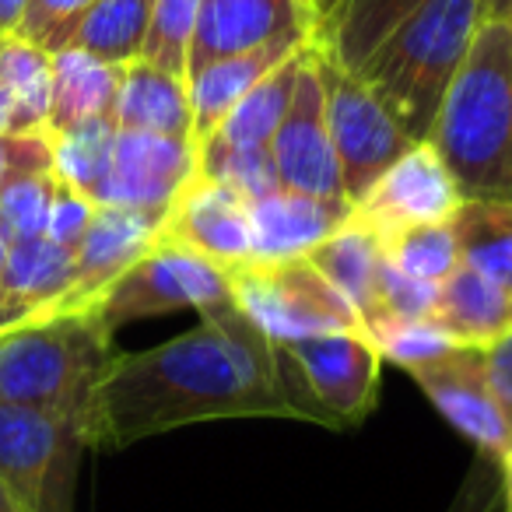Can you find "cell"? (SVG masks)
<instances>
[{"label":"cell","instance_id":"cell-28","mask_svg":"<svg viewBox=\"0 0 512 512\" xmlns=\"http://www.w3.org/2000/svg\"><path fill=\"white\" fill-rule=\"evenodd\" d=\"M0 85L15 106V134H46L53 53L22 36H4L0 39Z\"/></svg>","mask_w":512,"mask_h":512},{"label":"cell","instance_id":"cell-34","mask_svg":"<svg viewBox=\"0 0 512 512\" xmlns=\"http://www.w3.org/2000/svg\"><path fill=\"white\" fill-rule=\"evenodd\" d=\"M435 302H439V285L397 271L383 256V264H379V274H376V313H372L369 327L383 320H400V323L432 320Z\"/></svg>","mask_w":512,"mask_h":512},{"label":"cell","instance_id":"cell-43","mask_svg":"<svg viewBox=\"0 0 512 512\" xmlns=\"http://www.w3.org/2000/svg\"><path fill=\"white\" fill-rule=\"evenodd\" d=\"M498 474H502V488H505V509L512 512V456L498 463Z\"/></svg>","mask_w":512,"mask_h":512},{"label":"cell","instance_id":"cell-16","mask_svg":"<svg viewBox=\"0 0 512 512\" xmlns=\"http://www.w3.org/2000/svg\"><path fill=\"white\" fill-rule=\"evenodd\" d=\"M292 32H316V15L299 0H200L186 74Z\"/></svg>","mask_w":512,"mask_h":512},{"label":"cell","instance_id":"cell-3","mask_svg":"<svg viewBox=\"0 0 512 512\" xmlns=\"http://www.w3.org/2000/svg\"><path fill=\"white\" fill-rule=\"evenodd\" d=\"M481 25V0H428L404 18L358 67L414 144L428 141L435 116Z\"/></svg>","mask_w":512,"mask_h":512},{"label":"cell","instance_id":"cell-46","mask_svg":"<svg viewBox=\"0 0 512 512\" xmlns=\"http://www.w3.org/2000/svg\"><path fill=\"white\" fill-rule=\"evenodd\" d=\"M337 4H341V0H323V4H320V11H316V22H320V18H327L330 11L337 8Z\"/></svg>","mask_w":512,"mask_h":512},{"label":"cell","instance_id":"cell-11","mask_svg":"<svg viewBox=\"0 0 512 512\" xmlns=\"http://www.w3.org/2000/svg\"><path fill=\"white\" fill-rule=\"evenodd\" d=\"M463 193L449 176L446 162L428 141L411 144L362 200L351 207V218L369 228L376 239H386L404 228L446 225L460 211Z\"/></svg>","mask_w":512,"mask_h":512},{"label":"cell","instance_id":"cell-8","mask_svg":"<svg viewBox=\"0 0 512 512\" xmlns=\"http://www.w3.org/2000/svg\"><path fill=\"white\" fill-rule=\"evenodd\" d=\"M232 299L274 344L316 334H365L358 309L309 260L246 264L232 271Z\"/></svg>","mask_w":512,"mask_h":512},{"label":"cell","instance_id":"cell-26","mask_svg":"<svg viewBox=\"0 0 512 512\" xmlns=\"http://www.w3.org/2000/svg\"><path fill=\"white\" fill-rule=\"evenodd\" d=\"M151 15H155V0H95L71 25L64 46H78L106 64L123 67L130 60H141Z\"/></svg>","mask_w":512,"mask_h":512},{"label":"cell","instance_id":"cell-27","mask_svg":"<svg viewBox=\"0 0 512 512\" xmlns=\"http://www.w3.org/2000/svg\"><path fill=\"white\" fill-rule=\"evenodd\" d=\"M449 225L460 249V264L512 292V204L463 200Z\"/></svg>","mask_w":512,"mask_h":512},{"label":"cell","instance_id":"cell-38","mask_svg":"<svg viewBox=\"0 0 512 512\" xmlns=\"http://www.w3.org/2000/svg\"><path fill=\"white\" fill-rule=\"evenodd\" d=\"M29 172H53L50 134H0V186Z\"/></svg>","mask_w":512,"mask_h":512},{"label":"cell","instance_id":"cell-23","mask_svg":"<svg viewBox=\"0 0 512 512\" xmlns=\"http://www.w3.org/2000/svg\"><path fill=\"white\" fill-rule=\"evenodd\" d=\"M428 0H341L327 18L316 22V46L330 64L358 71L362 60Z\"/></svg>","mask_w":512,"mask_h":512},{"label":"cell","instance_id":"cell-45","mask_svg":"<svg viewBox=\"0 0 512 512\" xmlns=\"http://www.w3.org/2000/svg\"><path fill=\"white\" fill-rule=\"evenodd\" d=\"M8 256H11V242H8V235L0 232V274H4V267H8Z\"/></svg>","mask_w":512,"mask_h":512},{"label":"cell","instance_id":"cell-19","mask_svg":"<svg viewBox=\"0 0 512 512\" xmlns=\"http://www.w3.org/2000/svg\"><path fill=\"white\" fill-rule=\"evenodd\" d=\"M71 285V249L57 246L46 235L11 246L8 267L0 274V334L11 327H22V323L36 320V316L60 313Z\"/></svg>","mask_w":512,"mask_h":512},{"label":"cell","instance_id":"cell-47","mask_svg":"<svg viewBox=\"0 0 512 512\" xmlns=\"http://www.w3.org/2000/svg\"><path fill=\"white\" fill-rule=\"evenodd\" d=\"M299 4H302L306 11H313V0H299ZM313 15H316V11H313Z\"/></svg>","mask_w":512,"mask_h":512},{"label":"cell","instance_id":"cell-31","mask_svg":"<svg viewBox=\"0 0 512 512\" xmlns=\"http://www.w3.org/2000/svg\"><path fill=\"white\" fill-rule=\"evenodd\" d=\"M200 176L228 186L246 204L281 190L271 148H225V144H200Z\"/></svg>","mask_w":512,"mask_h":512},{"label":"cell","instance_id":"cell-21","mask_svg":"<svg viewBox=\"0 0 512 512\" xmlns=\"http://www.w3.org/2000/svg\"><path fill=\"white\" fill-rule=\"evenodd\" d=\"M432 323H439L456 344L488 348L505 330H512V292L498 288L484 274L456 264V271L446 281H439Z\"/></svg>","mask_w":512,"mask_h":512},{"label":"cell","instance_id":"cell-30","mask_svg":"<svg viewBox=\"0 0 512 512\" xmlns=\"http://www.w3.org/2000/svg\"><path fill=\"white\" fill-rule=\"evenodd\" d=\"M383 256L390 260L397 271L411 274L421 281H446L449 274L460 264V249H456L453 225H421V228H404V232H393L386 239H379Z\"/></svg>","mask_w":512,"mask_h":512},{"label":"cell","instance_id":"cell-22","mask_svg":"<svg viewBox=\"0 0 512 512\" xmlns=\"http://www.w3.org/2000/svg\"><path fill=\"white\" fill-rule=\"evenodd\" d=\"M123 67L106 64L78 46H64L53 53V92L46 134L78 127V123L113 116L116 92H120Z\"/></svg>","mask_w":512,"mask_h":512},{"label":"cell","instance_id":"cell-32","mask_svg":"<svg viewBox=\"0 0 512 512\" xmlns=\"http://www.w3.org/2000/svg\"><path fill=\"white\" fill-rule=\"evenodd\" d=\"M53 193H57L53 172H29L0 186V232L8 235L11 246L46 235Z\"/></svg>","mask_w":512,"mask_h":512},{"label":"cell","instance_id":"cell-37","mask_svg":"<svg viewBox=\"0 0 512 512\" xmlns=\"http://www.w3.org/2000/svg\"><path fill=\"white\" fill-rule=\"evenodd\" d=\"M95 200L85 197L81 190L74 186L60 183L57 179V193H53V204H50V218H46V239H53L57 246L64 249H78L81 239H85L88 225L95 218Z\"/></svg>","mask_w":512,"mask_h":512},{"label":"cell","instance_id":"cell-29","mask_svg":"<svg viewBox=\"0 0 512 512\" xmlns=\"http://www.w3.org/2000/svg\"><path fill=\"white\" fill-rule=\"evenodd\" d=\"M116 130L120 127L113 123V116H99V120H88V123H78V127L50 134L53 176L95 200L109 176Z\"/></svg>","mask_w":512,"mask_h":512},{"label":"cell","instance_id":"cell-44","mask_svg":"<svg viewBox=\"0 0 512 512\" xmlns=\"http://www.w3.org/2000/svg\"><path fill=\"white\" fill-rule=\"evenodd\" d=\"M0 512H25L22 505L15 502V495H11V491L4 488V481H0Z\"/></svg>","mask_w":512,"mask_h":512},{"label":"cell","instance_id":"cell-10","mask_svg":"<svg viewBox=\"0 0 512 512\" xmlns=\"http://www.w3.org/2000/svg\"><path fill=\"white\" fill-rule=\"evenodd\" d=\"M271 158L285 190H299L323 200H348L341 186L334 141L327 120V81H323L316 39L302 57L295 95L281 127L271 137Z\"/></svg>","mask_w":512,"mask_h":512},{"label":"cell","instance_id":"cell-25","mask_svg":"<svg viewBox=\"0 0 512 512\" xmlns=\"http://www.w3.org/2000/svg\"><path fill=\"white\" fill-rule=\"evenodd\" d=\"M306 50H299L295 57H288L285 64L274 67L260 85L249 88V92L235 102L232 113L218 123V130H214L207 141L225 144V148H271L274 130L281 127L288 106H292L295 78H299V67H302Z\"/></svg>","mask_w":512,"mask_h":512},{"label":"cell","instance_id":"cell-24","mask_svg":"<svg viewBox=\"0 0 512 512\" xmlns=\"http://www.w3.org/2000/svg\"><path fill=\"white\" fill-rule=\"evenodd\" d=\"M306 260L358 309L362 323L369 327L372 313H376V274L383 264V246L376 235L365 225H358L355 218H348Z\"/></svg>","mask_w":512,"mask_h":512},{"label":"cell","instance_id":"cell-18","mask_svg":"<svg viewBox=\"0 0 512 512\" xmlns=\"http://www.w3.org/2000/svg\"><path fill=\"white\" fill-rule=\"evenodd\" d=\"M309 43H313V32H292V36L253 46V50L228 53V57H218L186 74L193 106V141L204 144L249 88L260 85L274 67L285 64L299 50H306Z\"/></svg>","mask_w":512,"mask_h":512},{"label":"cell","instance_id":"cell-41","mask_svg":"<svg viewBox=\"0 0 512 512\" xmlns=\"http://www.w3.org/2000/svg\"><path fill=\"white\" fill-rule=\"evenodd\" d=\"M481 18H488V22H512V0H481Z\"/></svg>","mask_w":512,"mask_h":512},{"label":"cell","instance_id":"cell-35","mask_svg":"<svg viewBox=\"0 0 512 512\" xmlns=\"http://www.w3.org/2000/svg\"><path fill=\"white\" fill-rule=\"evenodd\" d=\"M365 337L372 341V348L379 351L383 362H393L400 369H411L418 362H428V358L442 355V351L453 348V337L432 320L421 323H400V320H383L372 323L365 330Z\"/></svg>","mask_w":512,"mask_h":512},{"label":"cell","instance_id":"cell-20","mask_svg":"<svg viewBox=\"0 0 512 512\" xmlns=\"http://www.w3.org/2000/svg\"><path fill=\"white\" fill-rule=\"evenodd\" d=\"M113 123L120 130L193 137L190 85H186L183 74L162 71L148 60H130V64H123L120 74Z\"/></svg>","mask_w":512,"mask_h":512},{"label":"cell","instance_id":"cell-17","mask_svg":"<svg viewBox=\"0 0 512 512\" xmlns=\"http://www.w3.org/2000/svg\"><path fill=\"white\" fill-rule=\"evenodd\" d=\"M348 218V200H323L281 186V190L249 204V235H253V260L249 264L306 260Z\"/></svg>","mask_w":512,"mask_h":512},{"label":"cell","instance_id":"cell-5","mask_svg":"<svg viewBox=\"0 0 512 512\" xmlns=\"http://www.w3.org/2000/svg\"><path fill=\"white\" fill-rule=\"evenodd\" d=\"M274 348H278V372L288 404L295 407L299 421L344 428L369 418L376 407L383 358L365 334L337 330Z\"/></svg>","mask_w":512,"mask_h":512},{"label":"cell","instance_id":"cell-39","mask_svg":"<svg viewBox=\"0 0 512 512\" xmlns=\"http://www.w3.org/2000/svg\"><path fill=\"white\" fill-rule=\"evenodd\" d=\"M484 369H488V383L495 393V404L502 411L505 425L512 432V330H505L498 341L484 348Z\"/></svg>","mask_w":512,"mask_h":512},{"label":"cell","instance_id":"cell-12","mask_svg":"<svg viewBox=\"0 0 512 512\" xmlns=\"http://www.w3.org/2000/svg\"><path fill=\"white\" fill-rule=\"evenodd\" d=\"M428 404L463 435L474 442L481 453H488L495 463L512 456V432L505 425L502 411L495 404V393L488 383V369H484V348H470V344H453L442 355L418 362L404 369Z\"/></svg>","mask_w":512,"mask_h":512},{"label":"cell","instance_id":"cell-4","mask_svg":"<svg viewBox=\"0 0 512 512\" xmlns=\"http://www.w3.org/2000/svg\"><path fill=\"white\" fill-rule=\"evenodd\" d=\"M116 358L92 309H64L0 334V404L36 407L85 425L95 386Z\"/></svg>","mask_w":512,"mask_h":512},{"label":"cell","instance_id":"cell-49","mask_svg":"<svg viewBox=\"0 0 512 512\" xmlns=\"http://www.w3.org/2000/svg\"><path fill=\"white\" fill-rule=\"evenodd\" d=\"M0 39H4V32H0Z\"/></svg>","mask_w":512,"mask_h":512},{"label":"cell","instance_id":"cell-13","mask_svg":"<svg viewBox=\"0 0 512 512\" xmlns=\"http://www.w3.org/2000/svg\"><path fill=\"white\" fill-rule=\"evenodd\" d=\"M200 172V144L193 137L116 130L113 162L95 204L169 211V204Z\"/></svg>","mask_w":512,"mask_h":512},{"label":"cell","instance_id":"cell-9","mask_svg":"<svg viewBox=\"0 0 512 512\" xmlns=\"http://www.w3.org/2000/svg\"><path fill=\"white\" fill-rule=\"evenodd\" d=\"M320 50V46H316ZM323 81H327V120L330 141H334L337 169L348 204L355 207L369 193V186L411 148V137L404 134L393 113L376 99L369 85L355 71L330 64L320 53Z\"/></svg>","mask_w":512,"mask_h":512},{"label":"cell","instance_id":"cell-14","mask_svg":"<svg viewBox=\"0 0 512 512\" xmlns=\"http://www.w3.org/2000/svg\"><path fill=\"white\" fill-rule=\"evenodd\" d=\"M162 239L179 242L232 274L253 260L249 204L228 186L197 172V179H190L165 211Z\"/></svg>","mask_w":512,"mask_h":512},{"label":"cell","instance_id":"cell-7","mask_svg":"<svg viewBox=\"0 0 512 512\" xmlns=\"http://www.w3.org/2000/svg\"><path fill=\"white\" fill-rule=\"evenodd\" d=\"M85 425L36 407L0 404V481L25 512H74Z\"/></svg>","mask_w":512,"mask_h":512},{"label":"cell","instance_id":"cell-36","mask_svg":"<svg viewBox=\"0 0 512 512\" xmlns=\"http://www.w3.org/2000/svg\"><path fill=\"white\" fill-rule=\"evenodd\" d=\"M95 0H29V11L22 18V29L15 36L57 53L64 46L71 25L92 8Z\"/></svg>","mask_w":512,"mask_h":512},{"label":"cell","instance_id":"cell-2","mask_svg":"<svg viewBox=\"0 0 512 512\" xmlns=\"http://www.w3.org/2000/svg\"><path fill=\"white\" fill-rule=\"evenodd\" d=\"M428 144L463 200L512 204V22L481 18Z\"/></svg>","mask_w":512,"mask_h":512},{"label":"cell","instance_id":"cell-15","mask_svg":"<svg viewBox=\"0 0 512 512\" xmlns=\"http://www.w3.org/2000/svg\"><path fill=\"white\" fill-rule=\"evenodd\" d=\"M165 211L99 204L81 246L74 249V285L64 309H88L134 260L162 239ZM60 309V313H64Z\"/></svg>","mask_w":512,"mask_h":512},{"label":"cell","instance_id":"cell-40","mask_svg":"<svg viewBox=\"0 0 512 512\" xmlns=\"http://www.w3.org/2000/svg\"><path fill=\"white\" fill-rule=\"evenodd\" d=\"M29 11V0H0V32L15 36L22 29V18Z\"/></svg>","mask_w":512,"mask_h":512},{"label":"cell","instance_id":"cell-6","mask_svg":"<svg viewBox=\"0 0 512 512\" xmlns=\"http://www.w3.org/2000/svg\"><path fill=\"white\" fill-rule=\"evenodd\" d=\"M225 302H232V274L225 267L172 239H158L88 309L109 334H116L137 320L169 316L179 309L204 313Z\"/></svg>","mask_w":512,"mask_h":512},{"label":"cell","instance_id":"cell-48","mask_svg":"<svg viewBox=\"0 0 512 512\" xmlns=\"http://www.w3.org/2000/svg\"><path fill=\"white\" fill-rule=\"evenodd\" d=\"M320 4H323V0H313V11H320Z\"/></svg>","mask_w":512,"mask_h":512},{"label":"cell","instance_id":"cell-1","mask_svg":"<svg viewBox=\"0 0 512 512\" xmlns=\"http://www.w3.org/2000/svg\"><path fill=\"white\" fill-rule=\"evenodd\" d=\"M225 418H295L278 348L232 302L144 351H116L85 414L88 449H123L162 432Z\"/></svg>","mask_w":512,"mask_h":512},{"label":"cell","instance_id":"cell-42","mask_svg":"<svg viewBox=\"0 0 512 512\" xmlns=\"http://www.w3.org/2000/svg\"><path fill=\"white\" fill-rule=\"evenodd\" d=\"M0 134H15V106H11V95L0 85Z\"/></svg>","mask_w":512,"mask_h":512},{"label":"cell","instance_id":"cell-33","mask_svg":"<svg viewBox=\"0 0 512 512\" xmlns=\"http://www.w3.org/2000/svg\"><path fill=\"white\" fill-rule=\"evenodd\" d=\"M197 15L200 0H155V15H151V29L148 39H144L141 60L186 78Z\"/></svg>","mask_w":512,"mask_h":512}]
</instances>
